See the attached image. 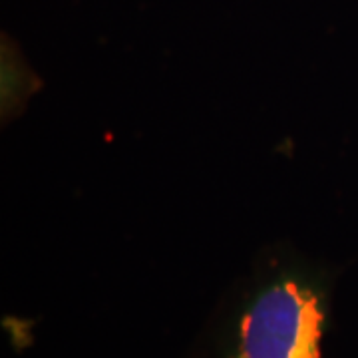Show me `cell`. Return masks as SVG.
<instances>
[{
  "label": "cell",
  "instance_id": "6da1fadb",
  "mask_svg": "<svg viewBox=\"0 0 358 358\" xmlns=\"http://www.w3.org/2000/svg\"><path fill=\"white\" fill-rule=\"evenodd\" d=\"M324 291L308 275L263 281L239 308L223 358H320Z\"/></svg>",
  "mask_w": 358,
  "mask_h": 358
}]
</instances>
